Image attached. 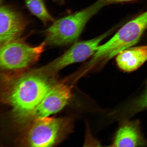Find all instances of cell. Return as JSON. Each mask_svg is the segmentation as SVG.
Returning <instances> with one entry per match:
<instances>
[{"label":"cell","instance_id":"4fadbf2b","mask_svg":"<svg viewBox=\"0 0 147 147\" xmlns=\"http://www.w3.org/2000/svg\"><path fill=\"white\" fill-rule=\"evenodd\" d=\"M107 3V5L113 3H123L129 2L139 0H103Z\"/></svg>","mask_w":147,"mask_h":147},{"label":"cell","instance_id":"3957f363","mask_svg":"<svg viewBox=\"0 0 147 147\" xmlns=\"http://www.w3.org/2000/svg\"><path fill=\"white\" fill-rule=\"evenodd\" d=\"M147 29V11L126 23L109 41L99 46L88 63V68L105 63L135 45Z\"/></svg>","mask_w":147,"mask_h":147},{"label":"cell","instance_id":"30bf717a","mask_svg":"<svg viewBox=\"0 0 147 147\" xmlns=\"http://www.w3.org/2000/svg\"><path fill=\"white\" fill-rule=\"evenodd\" d=\"M147 61V45L130 47L119 53L116 61L119 68L126 72L136 70Z\"/></svg>","mask_w":147,"mask_h":147},{"label":"cell","instance_id":"5bb4252c","mask_svg":"<svg viewBox=\"0 0 147 147\" xmlns=\"http://www.w3.org/2000/svg\"><path fill=\"white\" fill-rule=\"evenodd\" d=\"M54 2L58 3L60 5L63 4L65 2V0H52Z\"/></svg>","mask_w":147,"mask_h":147},{"label":"cell","instance_id":"7c38bea8","mask_svg":"<svg viewBox=\"0 0 147 147\" xmlns=\"http://www.w3.org/2000/svg\"><path fill=\"white\" fill-rule=\"evenodd\" d=\"M130 109L132 113H136L147 109V89L139 99L135 101Z\"/></svg>","mask_w":147,"mask_h":147},{"label":"cell","instance_id":"8fae6325","mask_svg":"<svg viewBox=\"0 0 147 147\" xmlns=\"http://www.w3.org/2000/svg\"><path fill=\"white\" fill-rule=\"evenodd\" d=\"M30 12L46 25L53 23L55 20L49 13L43 0H24Z\"/></svg>","mask_w":147,"mask_h":147},{"label":"cell","instance_id":"7a4b0ae2","mask_svg":"<svg viewBox=\"0 0 147 147\" xmlns=\"http://www.w3.org/2000/svg\"><path fill=\"white\" fill-rule=\"evenodd\" d=\"M106 5L105 1L98 0L84 10L55 20L44 32L46 44L62 46L74 43L88 21Z\"/></svg>","mask_w":147,"mask_h":147},{"label":"cell","instance_id":"5b68a950","mask_svg":"<svg viewBox=\"0 0 147 147\" xmlns=\"http://www.w3.org/2000/svg\"><path fill=\"white\" fill-rule=\"evenodd\" d=\"M71 119L48 117L35 119L31 123L22 144L31 147L54 146L72 129Z\"/></svg>","mask_w":147,"mask_h":147},{"label":"cell","instance_id":"8992f818","mask_svg":"<svg viewBox=\"0 0 147 147\" xmlns=\"http://www.w3.org/2000/svg\"><path fill=\"white\" fill-rule=\"evenodd\" d=\"M112 31L93 39L75 43L63 54L41 69L48 74L55 76L58 71L67 66L84 61L95 54L100 42Z\"/></svg>","mask_w":147,"mask_h":147},{"label":"cell","instance_id":"277c9868","mask_svg":"<svg viewBox=\"0 0 147 147\" xmlns=\"http://www.w3.org/2000/svg\"><path fill=\"white\" fill-rule=\"evenodd\" d=\"M46 45L45 41L34 47L19 38L1 45L0 68L3 78L27 70L38 61Z\"/></svg>","mask_w":147,"mask_h":147},{"label":"cell","instance_id":"52a82bcc","mask_svg":"<svg viewBox=\"0 0 147 147\" xmlns=\"http://www.w3.org/2000/svg\"><path fill=\"white\" fill-rule=\"evenodd\" d=\"M71 91V87L65 82L55 83L28 119L32 121L58 113L68 104Z\"/></svg>","mask_w":147,"mask_h":147},{"label":"cell","instance_id":"ba28073f","mask_svg":"<svg viewBox=\"0 0 147 147\" xmlns=\"http://www.w3.org/2000/svg\"><path fill=\"white\" fill-rule=\"evenodd\" d=\"M28 24L27 20L19 11L10 5H3L0 8L1 45L19 38Z\"/></svg>","mask_w":147,"mask_h":147},{"label":"cell","instance_id":"9c48e42d","mask_svg":"<svg viewBox=\"0 0 147 147\" xmlns=\"http://www.w3.org/2000/svg\"><path fill=\"white\" fill-rule=\"evenodd\" d=\"M139 125L136 121H123L115 132L111 146L136 147L144 144Z\"/></svg>","mask_w":147,"mask_h":147},{"label":"cell","instance_id":"6da1fadb","mask_svg":"<svg viewBox=\"0 0 147 147\" xmlns=\"http://www.w3.org/2000/svg\"><path fill=\"white\" fill-rule=\"evenodd\" d=\"M55 77L40 68L4 78L3 102L11 107L16 118L27 120L55 83Z\"/></svg>","mask_w":147,"mask_h":147}]
</instances>
